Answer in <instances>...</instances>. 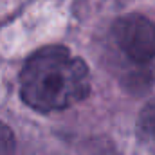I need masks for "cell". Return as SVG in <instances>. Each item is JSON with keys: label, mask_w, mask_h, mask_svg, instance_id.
<instances>
[{"label": "cell", "mask_w": 155, "mask_h": 155, "mask_svg": "<svg viewBox=\"0 0 155 155\" xmlns=\"http://www.w3.org/2000/svg\"><path fill=\"white\" fill-rule=\"evenodd\" d=\"M90 92L87 63L67 47L47 45L29 56L20 72V96L38 112L63 110Z\"/></svg>", "instance_id": "cell-1"}, {"label": "cell", "mask_w": 155, "mask_h": 155, "mask_svg": "<svg viewBox=\"0 0 155 155\" xmlns=\"http://www.w3.org/2000/svg\"><path fill=\"white\" fill-rule=\"evenodd\" d=\"M110 49L116 67L130 88L146 90L155 81V24L141 15H128L114 22Z\"/></svg>", "instance_id": "cell-2"}, {"label": "cell", "mask_w": 155, "mask_h": 155, "mask_svg": "<svg viewBox=\"0 0 155 155\" xmlns=\"http://www.w3.org/2000/svg\"><path fill=\"white\" fill-rule=\"evenodd\" d=\"M141 130L155 139V101L150 103L141 114Z\"/></svg>", "instance_id": "cell-3"}, {"label": "cell", "mask_w": 155, "mask_h": 155, "mask_svg": "<svg viewBox=\"0 0 155 155\" xmlns=\"http://www.w3.org/2000/svg\"><path fill=\"white\" fill-rule=\"evenodd\" d=\"M13 153H15V135L9 130V126L0 123V155H13Z\"/></svg>", "instance_id": "cell-4"}]
</instances>
